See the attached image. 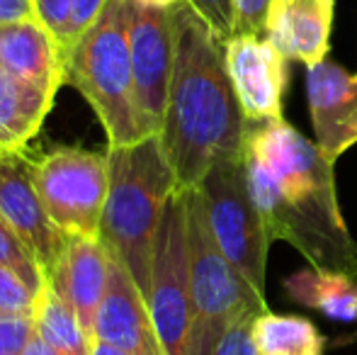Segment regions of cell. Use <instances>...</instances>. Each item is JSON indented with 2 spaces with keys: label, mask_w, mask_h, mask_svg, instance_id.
<instances>
[{
  "label": "cell",
  "mask_w": 357,
  "mask_h": 355,
  "mask_svg": "<svg viewBox=\"0 0 357 355\" xmlns=\"http://www.w3.org/2000/svg\"><path fill=\"white\" fill-rule=\"evenodd\" d=\"M243 163L250 197L273 241L314 268L357 270V243L338 207L333 163L284 117L245 119Z\"/></svg>",
  "instance_id": "6da1fadb"
},
{
  "label": "cell",
  "mask_w": 357,
  "mask_h": 355,
  "mask_svg": "<svg viewBox=\"0 0 357 355\" xmlns=\"http://www.w3.org/2000/svg\"><path fill=\"white\" fill-rule=\"evenodd\" d=\"M170 10L175 61L160 142L180 188H197L219 158L243 151L245 114L226 71L224 42L188 0Z\"/></svg>",
  "instance_id": "7a4b0ae2"
},
{
  "label": "cell",
  "mask_w": 357,
  "mask_h": 355,
  "mask_svg": "<svg viewBox=\"0 0 357 355\" xmlns=\"http://www.w3.org/2000/svg\"><path fill=\"white\" fill-rule=\"evenodd\" d=\"M107 161L109 188L100 222V241L127 266L146 297L160 217L180 185L160 134H149L127 146H109Z\"/></svg>",
  "instance_id": "3957f363"
},
{
  "label": "cell",
  "mask_w": 357,
  "mask_h": 355,
  "mask_svg": "<svg viewBox=\"0 0 357 355\" xmlns=\"http://www.w3.org/2000/svg\"><path fill=\"white\" fill-rule=\"evenodd\" d=\"M66 83L93 105L109 146H127L149 137L139 112L129 47L127 0H107L102 13L66 54Z\"/></svg>",
  "instance_id": "277c9868"
},
{
  "label": "cell",
  "mask_w": 357,
  "mask_h": 355,
  "mask_svg": "<svg viewBox=\"0 0 357 355\" xmlns=\"http://www.w3.org/2000/svg\"><path fill=\"white\" fill-rule=\"evenodd\" d=\"M185 190L188 212L190 278H192L195 324L190 333L188 355H212L216 341L231 322L250 312H265L268 302L260 299L236 268L224 256L209 227L204 199L197 188Z\"/></svg>",
  "instance_id": "5b68a950"
},
{
  "label": "cell",
  "mask_w": 357,
  "mask_h": 355,
  "mask_svg": "<svg viewBox=\"0 0 357 355\" xmlns=\"http://www.w3.org/2000/svg\"><path fill=\"white\" fill-rule=\"evenodd\" d=\"M204 199L209 227L224 256L250 289L265 299L270 236L245 180L243 151L219 158L197 185Z\"/></svg>",
  "instance_id": "8992f818"
},
{
  "label": "cell",
  "mask_w": 357,
  "mask_h": 355,
  "mask_svg": "<svg viewBox=\"0 0 357 355\" xmlns=\"http://www.w3.org/2000/svg\"><path fill=\"white\" fill-rule=\"evenodd\" d=\"M146 302H149L151 319L165 355H188L195 307L183 188L175 190L160 217L153 258H151V282Z\"/></svg>",
  "instance_id": "52a82bcc"
},
{
  "label": "cell",
  "mask_w": 357,
  "mask_h": 355,
  "mask_svg": "<svg viewBox=\"0 0 357 355\" xmlns=\"http://www.w3.org/2000/svg\"><path fill=\"white\" fill-rule=\"evenodd\" d=\"M34 183L49 217L68 236H100L109 188L107 153L56 149L37 158Z\"/></svg>",
  "instance_id": "ba28073f"
},
{
  "label": "cell",
  "mask_w": 357,
  "mask_h": 355,
  "mask_svg": "<svg viewBox=\"0 0 357 355\" xmlns=\"http://www.w3.org/2000/svg\"><path fill=\"white\" fill-rule=\"evenodd\" d=\"M127 24L139 112L149 134H160L175 61L173 10L127 0Z\"/></svg>",
  "instance_id": "9c48e42d"
},
{
  "label": "cell",
  "mask_w": 357,
  "mask_h": 355,
  "mask_svg": "<svg viewBox=\"0 0 357 355\" xmlns=\"http://www.w3.org/2000/svg\"><path fill=\"white\" fill-rule=\"evenodd\" d=\"M34 166L37 161L24 151L0 149V212L49 280L68 243V234L49 217L34 183Z\"/></svg>",
  "instance_id": "30bf717a"
},
{
  "label": "cell",
  "mask_w": 357,
  "mask_h": 355,
  "mask_svg": "<svg viewBox=\"0 0 357 355\" xmlns=\"http://www.w3.org/2000/svg\"><path fill=\"white\" fill-rule=\"evenodd\" d=\"M226 71L245 119L282 117L287 90V56L270 39L236 34L224 44Z\"/></svg>",
  "instance_id": "8fae6325"
},
{
  "label": "cell",
  "mask_w": 357,
  "mask_h": 355,
  "mask_svg": "<svg viewBox=\"0 0 357 355\" xmlns=\"http://www.w3.org/2000/svg\"><path fill=\"white\" fill-rule=\"evenodd\" d=\"M306 98L316 146L328 163L357 144V73L321 61L306 68Z\"/></svg>",
  "instance_id": "7c38bea8"
},
{
  "label": "cell",
  "mask_w": 357,
  "mask_h": 355,
  "mask_svg": "<svg viewBox=\"0 0 357 355\" xmlns=\"http://www.w3.org/2000/svg\"><path fill=\"white\" fill-rule=\"evenodd\" d=\"M93 341L109 343L132 355H165L144 292L119 258L109 253V280L95 319Z\"/></svg>",
  "instance_id": "4fadbf2b"
},
{
  "label": "cell",
  "mask_w": 357,
  "mask_h": 355,
  "mask_svg": "<svg viewBox=\"0 0 357 355\" xmlns=\"http://www.w3.org/2000/svg\"><path fill=\"white\" fill-rule=\"evenodd\" d=\"M109 280V251L100 236H68L63 253L47 282L78 314L83 328L93 338L95 319Z\"/></svg>",
  "instance_id": "5bb4252c"
},
{
  "label": "cell",
  "mask_w": 357,
  "mask_h": 355,
  "mask_svg": "<svg viewBox=\"0 0 357 355\" xmlns=\"http://www.w3.org/2000/svg\"><path fill=\"white\" fill-rule=\"evenodd\" d=\"M0 68L49 93L66 83L61 49L37 17L0 24Z\"/></svg>",
  "instance_id": "9a60e30c"
},
{
  "label": "cell",
  "mask_w": 357,
  "mask_h": 355,
  "mask_svg": "<svg viewBox=\"0 0 357 355\" xmlns=\"http://www.w3.org/2000/svg\"><path fill=\"white\" fill-rule=\"evenodd\" d=\"M333 15L335 0H280L268 39L287 59L316 66L331 52Z\"/></svg>",
  "instance_id": "2e32d148"
},
{
  "label": "cell",
  "mask_w": 357,
  "mask_h": 355,
  "mask_svg": "<svg viewBox=\"0 0 357 355\" xmlns=\"http://www.w3.org/2000/svg\"><path fill=\"white\" fill-rule=\"evenodd\" d=\"M284 292L326 319L357 324V270H296L284 280Z\"/></svg>",
  "instance_id": "e0dca14e"
},
{
  "label": "cell",
  "mask_w": 357,
  "mask_h": 355,
  "mask_svg": "<svg viewBox=\"0 0 357 355\" xmlns=\"http://www.w3.org/2000/svg\"><path fill=\"white\" fill-rule=\"evenodd\" d=\"M56 93L0 68V149L22 151L37 137Z\"/></svg>",
  "instance_id": "ac0fdd59"
},
{
  "label": "cell",
  "mask_w": 357,
  "mask_h": 355,
  "mask_svg": "<svg viewBox=\"0 0 357 355\" xmlns=\"http://www.w3.org/2000/svg\"><path fill=\"white\" fill-rule=\"evenodd\" d=\"M253 343L258 355H324L326 338L314 322L270 309L253 319Z\"/></svg>",
  "instance_id": "d6986e66"
},
{
  "label": "cell",
  "mask_w": 357,
  "mask_h": 355,
  "mask_svg": "<svg viewBox=\"0 0 357 355\" xmlns=\"http://www.w3.org/2000/svg\"><path fill=\"white\" fill-rule=\"evenodd\" d=\"M32 322L34 333L56 355H90L93 338L83 328L78 314L63 302V297L49 282L39 292Z\"/></svg>",
  "instance_id": "ffe728a7"
},
{
  "label": "cell",
  "mask_w": 357,
  "mask_h": 355,
  "mask_svg": "<svg viewBox=\"0 0 357 355\" xmlns=\"http://www.w3.org/2000/svg\"><path fill=\"white\" fill-rule=\"evenodd\" d=\"M0 263L13 268L34 292H42L47 287V278H44L39 263L29 253V248L22 243V239L15 234V229L8 224V219L0 212Z\"/></svg>",
  "instance_id": "44dd1931"
},
{
  "label": "cell",
  "mask_w": 357,
  "mask_h": 355,
  "mask_svg": "<svg viewBox=\"0 0 357 355\" xmlns=\"http://www.w3.org/2000/svg\"><path fill=\"white\" fill-rule=\"evenodd\" d=\"M39 292H34L13 268L0 263V314L3 317H34Z\"/></svg>",
  "instance_id": "7402d4cb"
},
{
  "label": "cell",
  "mask_w": 357,
  "mask_h": 355,
  "mask_svg": "<svg viewBox=\"0 0 357 355\" xmlns=\"http://www.w3.org/2000/svg\"><path fill=\"white\" fill-rule=\"evenodd\" d=\"M278 3L280 0H234L236 34H253V37L268 39Z\"/></svg>",
  "instance_id": "603a6c76"
},
{
  "label": "cell",
  "mask_w": 357,
  "mask_h": 355,
  "mask_svg": "<svg viewBox=\"0 0 357 355\" xmlns=\"http://www.w3.org/2000/svg\"><path fill=\"white\" fill-rule=\"evenodd\" d=\"M71 10H73V0H34L37 20L49 29V34L56 39L59 49H61V54H63V63H66V54H68Z\"/></svg>",
  "instance_id": "cb8c5ba5"
},
{
  "label": "cell",
  "mask_w": 357,
  "mask_h": 355,
  "mask_svg": "<svg viewBox=\"0 0 357 355\" xmlns=\"http://www.w3.org/2000/svg\"><path fill=\"white\" fill-rule=\"evenodd\" d=\"M260 312H250L229 324L221 338L216 341L212 355H258L253 343V319Z\"/></svg>",
  "instance_id": "d4e9b609"
},
{
  "label": "cell",
  "mask_w": 357,
  "mask_h": 355,
  "mask_svg": "<svg viewBox=\"0 0 357 355\" xmlns=\"http://www.w3.org/2000/svg\"><path fill=\"white\" fill-rule=\"evenodd\" d=\"M188 3L197 10L199 17L209 24V29H212L224 44L236 34L234 0H188Z\"/></svg>",
  "instance_id": "484cf974"
},
{
  "label": "cell",
  "mask_w": 357,
  "mask_h": 355,
  "mask_svg": "<svg viewBox=\"0 0 357 355\" xmlns=\"http://www.w3.org/2000/svg\"><path fill=\"white\" fill-rule=\"evenodd\" d=\"M32 336V317H3L0 314V355H24V348Z\"/></svg>",
  "instance_id": "4316f807"
},
{
  "label": "cell",
  "mask_w": 357,
  "mask_h": 355,
  "mask_svg": "<svg viewBox=\"0 0 357 355\" xmlns=\"http://www.w3.org/2000/svg\"><path fill=\"white\" fill-rule=\"evenodd\" d=\"M105 3H107V0H73L71 24H68V52H71V47L78 42L80 34L98 20V15L102 13Z\"/></svg>",
  "instance_id": "83f0119b"
},
{
  "label": "cell",
  "mask_w": 357,
  "mask_h": 355,
  "mask_svg": "<svg viewBox=\"0 0 357 355\" xmlns=\"http://www.w3.org/2000/svg\"><path fill=\"white\" fill-rule=\"evenodd\" d=\"M32 17H37L34 0H0V24L22 22Z\"/></svg>",
  "instance_id": "f1b7e54d"
},
{
  "label": "cell",
  "mask_w": 357,
  "mask_h": 355,
  "mask_svg": "<svg viewBox=\"0 0 357 355\" xmlns=\"http://www.w3.org/2000/svg\"><path fill=\"white\" fill-rule=\"evenodd\" d=\"M24 355H56L52 351V348L47 346V343L42 341V338L34 333L32 338H29V343H27V348H24Z\"/></svg>",
  "instance_id": "f546056e"
},
{
  "label": "cell",
  "mask_w": 357,
  "mask_h": 355,
  "mask_svg": "<svg viewBox=\"0 0 357 355\" xmlns=\"http://www.w3.org/2000/svg\"><path fill=\"white\" fill-rule=\"evenodd\" d=\"M90 355H132V353L122 351V348H114V346H109V343L93 341V346H90Z\"/></svg>",
  "instance_id": "4dcf8cb0"
},
{
  "label": "cell",
  "mask_w": 357,
  "mask_h": 355,
  "mask_svg": "<svg viewBox=\"0 0 357 355\" xmlns=\"http://www.w3.org/2000/svg\"><path fill=\"white\" fill-rule=\"evenodd\" d=\"M137 3H144V5H158V8H173L175 3H180V0H137Z\"/></svg>",
  "instance_id": "1f68e13d"
}]
</instances>
